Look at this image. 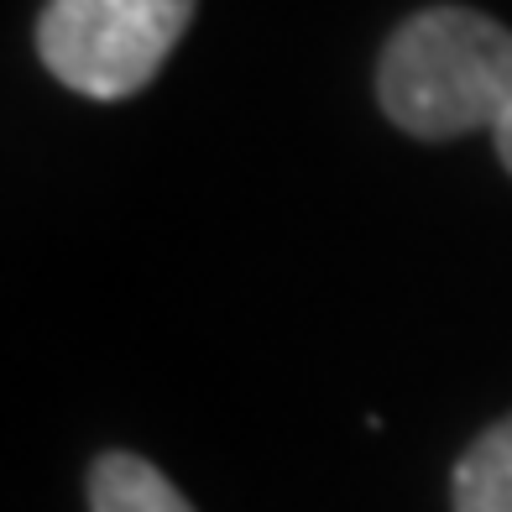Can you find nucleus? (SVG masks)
<instances>
[{
  "label": "nucleus",
  "mask_w": 512,
  "mask_h": 512,
  "mask_svg": "<svg viewBox=\"0 0 512 512\" xmlns=\"http://www.w3.org/2000/svg\"><path fill=\"white\" fill-rule=\"evenodd\" d=\"M377 100L392 126L424 142L497 126L512 105V32L471 6L408 16L377 58Z\"/></svg>",
  "instance_id": "1"
},
{
  "label": "nucleus",
  "mask_w": 512,
  "mask_h": 512,
  "mask_svg": "<svg viewBox=\"0 0 512 512\" xmlns=\"http://www.w3.org/2000/svg\"><path fill=\"white\" fill-rule=\"evenodd\" d=\"M199 0H48L37 58L89 100H126L157 79L194 21Z\"/></svg>",
  "instance_id": "2"
},
{
  "label": "nucleus",
  "mask_w": 512,
  "mask_h": 512,
  "mask_svg": "<svg viewBox=\"0 0 512 512\" xmlns=\"http://www.w3.org/2000/svg\"><path fill=\"white\" fill-rule=\"evenodd\" d=\"M89 512H194V502L131 450H105L89 465Z\"/></svg>",
  "instance_id": "3"
},
{
  "label": "nucleus",
  "mask_w": 512,
  "mask_h": 512,
  "mask_svg": "<svg viewBox=\"0 0 512 512\" xmlns=\"http://www.w3.org/2000/svg\"><path fill=\"white\" fill-rule=\"evenodd\" d=\"M455 512H512V413L481 429L450 476Z\"/></svg>",
  "instance_id": "4"
},
{
  "label": "nucleus",
  "mask_w": 512,
  "mask_h": 512,
  "mask_svg": "<svg viewBox=\"0 0 512 512\" xmlns=\"http://www.w3.org/2000/svg\"><path fill=\"white\" fill-rule=\"evenodd\" d=\"M492 142H497V157H502V168L512 173V105L502 110V121L492 126Z\"/></svg>",
  "instance_id": "5"
}]
</instances>
